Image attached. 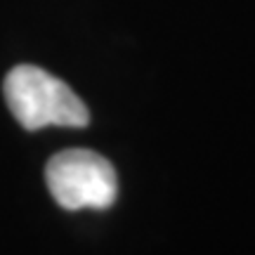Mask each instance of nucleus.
<instances>
[{
  "label": "nucleus",
  "mask_w": 255,
  "mask_h": 255,
  "mask_svg": "<svg viewBox=\"0 0 255 255\" xmlns=\"http://www.w3.org/2000/svg\"><path fill=\"white\" fill-rule=\"evenodd\" d=\"M2 90L12 116L26 130L50 126L85 128L90 121V111L81 97L40 66H14L7 73Z\"/></svg>",
  "instance_id": "nucleus-1"
},
{
  "label": "nucleus",
  "mask_w": 255,
  "mask_h": 255,
  "mask_svg": "<svg viewBox=\"0 0 255 255\" xmlns=\"http://www.w3.org/2000/svg\"><path fill=\"white\" fill-rule=\"evenodd\" d=\"M47 189L66 210H104L116 201V170L104 156L88 149H69L50 158Z\"/></svg>",
  "instance_id": "nucleus-2"
}]
</instances>
